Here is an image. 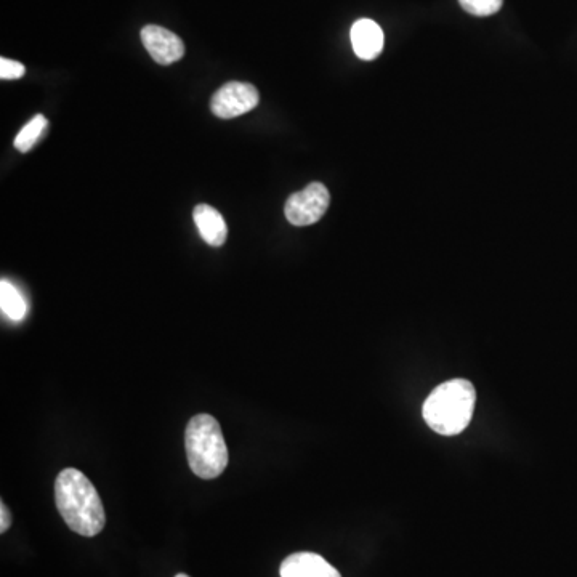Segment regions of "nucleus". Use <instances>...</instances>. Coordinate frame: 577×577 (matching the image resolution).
I'll list each match as a JSON object with an SVG mask.
<instances>
[{
	"label": "nucleus",
	"mask_w": 577,
	"mask_h": 577,
	"mask_svg": "<svg viewBox=\"0 0 577 577\" xmlns=\"http://www.w3.org/2000/svg\"><path fill=\"white\" fill-rule=\"evenodd\" d=\"M58 512L74 533L84 537L100 534L106 525V513L97 488L84 473L66 469L55 481Z\"/></svg>",
	"instance_id": "obj_1"
},
{
	"label": "nucleus",
	"mask_w": 577,
	"mask_h": 577,
	"mask_svg": "<svg viewBox=\"0 0 577 577\" xmlns=\"http://www.w3.org/2000/svg\"><path fill=\"white\" fill-rule=\"evenodd\" d=\"M477 401V392L469 380L454 379L430 393L424 404L428 427L444 436L459 435L469 427Z\"/></svg>",
	"instance_id": "obj_2"
},
{
	"label": "nucleus",
	"mask_w": 577,
	"mask_h": 577,
	"mask_svg": "<svg viewBox=\"0 0 577 577\" xmlns=\"http://www.w3.org/2000/svg\"><path fill=\"white\" fill-rule=\"evenodd\" d=\"M186 456L196 477L214 480L225 472L228 448L222 427L215 417L198 414L190 420L185 432Z\"/></svg>",
	"instance_id": "obj_3"
},
{
	"label": "nucleus",
	"mask_w": 577,
	"mask_h": 577,
	"mask_svg": "<svg viewBox=\"0 0 577 577\" xmlns=\"http://www.w3.org/2000/svg\"><path fill=\"white\" fill-rule=\"evenodd\" d=\"M331 204V194L323 183H310L307 188L287 199L284 214L287 222L295 226H308L319 222Z\"/></svg>",
	"instance_id": "obj_4"
},
{
	"label": "nucleus",
	"mask_w": 577,
	"mask_h": 577,
	"mask_svg": "<svg viewBox=\"0 0 577 577\" xmlns=\"http://www.w3.org/2000/svg\"><path fill=\"white\" fill-rule=\"evenodd\" d=\"M259 90L246 82H228L210 100L212 113L220 119H233L249 113L259 105Z\"/></svg>",
	"instance_id": "obj_5"
},
{
	"label": "nucleus",
	"mask_w": 577,
	"mask_h": 577,
	"mask_svg": "<svg viewBox=\"0 0 577 577\" xmlns=\"http://www.w3.org/2000/svg\"><path fill=\"white\" fill-rule=\"evenodd\" d=\"M142 42L153 60L159 65H172L182 60L185 55V44L177 34L161 26L148 25L142 29Z\"/></svg>",
	"instance_id": "obj_6"
},
{
	"label": "nucleus",
	"mask_w": 577,
	"mask_h": 577,
	"mask_svg": "<svg viewBox=\"0 0 577 577\" xmlns=\"http://www.w3.org/2000/svg\"><path fill=\"white\" fill-rule=\"evenodd\" d=\"M281 577H342L321 555L299 552L289 555L279 568Z\"/></svg>",
	"instance_id": "obj_7"
},
{
	"label": "nucleus",
	"mask_w": 577,
	"mask_h": 577,
	"mask_svg": "<svg viewBox=\"0 0 577 577\" xmlns=\"http://www.w3.org/2000/svg\"><path fill=\"white\" fill-rule=\"evenodd\" d=\"M352 45L361 60H376L384 50V31L376 21L358 20L352 26Z\"/></svg>",
	"instance_id": "obj_8"
},
{
	"label": "nucleus",
	"mask_w": 577,
	"mask_h": 577,
	"mask_svg": "<svg viewBox=\"0 0 577 577\" xmlns=\"http://www.w3.org/2000/svg\"><path fill=\"white\" fill-rule=\"evenodd\" d=\"M194 223L198 226L199 235L209 246L220 247L228 238V226L225 218L209 204L194 207Z\"/></svg>",
	"instance_id": "obj_9"
},
{
	"label": "nucleus",
	"mask_w": 577,
	"mask_h": 577,
	"mask_svg": "<svg viewBox=\"0 0 577 577\" xmlns=\"http://www.w3.org/2000/svg\"><path fill=\"white\" fill-rule=\"evenodd\" d=\"M0 305L5 316H9L12 321H21L26 316V302L18 292L17 287L9 281L0 283Z\"/></svg>",
	"instance_id": "obj_10"
},
{
	"label": "nucleus",
	"mask_w": 577,
	"mask_h": 577,
	"mask_svg": "<svg viewBox=\"0 0 577 577\" xmlns=\"http://www.w3.org/2000/svg\"><path fill=\"white\" fill-rule=\"evenodd\" d=\"M47 119L42 116V114H37L33 121H29L26 124L25 129L21 130L20 134L15 138V148H17L20 153H28L34 145H36L37 140L41 138L44 134V130L47 129Z\"/></svg>",
	"instance_id": "obj_11"
},
{
	"label": "nucleus",
	"mask_w": 577,
	"mask_h": 577,
	"mask_svg": "<svg viewBox=\"0 0 577 577\" xmlns=\"http://www.w3.org/2000/svg\"><path fill=\"white\" fill-rule=\"evenodd\" d=\"M462 9L475 17H489L501 10L504 0H459Z\"/></svg>",
	"instance_id": "obj_12"
},
{
	"label": "nucleus",
	"mask_w": 577,
	"mask_h": 577,
	"mask_svg": "<svg viewBox=\"0 0 577 577\" xmlns=\"http://www.w3.org/2000/svg\"><path fill=\"white\" fill-rule=\"evenodd\" d=\"M26 68L21 65L20 61L7 60V58H2L0 60V77L4 81H15V79H21L25 76Z\"/></svg>",
	"instance_id": "obj_13"
},
{
	"label": "nucleus",
	"mask_w": 577,
	"mask_h": 577,
	"mask_svg": "<svg viewBox=\"0 0 577 577\" xmlns=\"http://www.w3.org/2000/svg\"><path fill=\"white\" fill-rule=\"evenodd\" d=\"M12 526V513L7 509V505L2 502L0 505V533H5Z\"/></svg>",
	"instance_id": "obj_14"
},
{
	"label": "nucleus",
	"mask_w": 577,
	"mask_h": 577,
	"mask_svg": "<svg viewBox=\"0 0 577 577\" xmlns=\"http://www.w3.org/2000/svg\"><path fill=\"white\" fill-rule=\"evenodd\" d=\"M175 577H190V576H186V574H177V576Z\"/></svg>",
	"instance_id": "obj_15"
}]
</instances>
